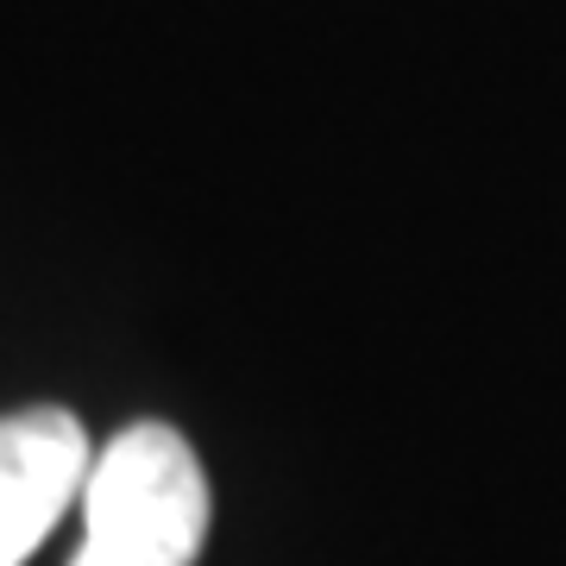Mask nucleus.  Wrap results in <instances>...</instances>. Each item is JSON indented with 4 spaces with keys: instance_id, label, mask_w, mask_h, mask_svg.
<instances>
[{
    "instance_id": "1",
    "label": "nucleus",
    "mask_w": 566,
    "mask_h": 566,
    "mask_svg": "<svg viewBox=\"0 0 566 566\" xmlns=\"http://www.w3.org/2000/svg\"><path fill=\"white\" fill-rule=\"evenodd\" d=\"M208 542V472L164 422H133L95 453L70 566H196Z\"/></svg>"
},
{
    "instance_id": "2",
    "label": "nucleus",
    "mask_w": 566,
    "mask_h": 566,
    "mask_svg": "<svg viewBox=\"0 0 566 566\" xmlns=\"http://www.w3.org/2000/svg\"><path fill=\"white\" fill-rule=\"evenodd\" d=\"M95 447L82 422L57 403L0 416V566H25L32 547L88 485Z\"/></svg>"
}]
</instances>
